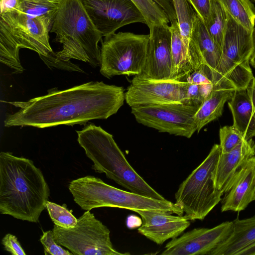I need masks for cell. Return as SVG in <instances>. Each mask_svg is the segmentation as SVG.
Here are the masks:
<instances>
[{
	"instance_id": "obj_17",
	"label": "cell",
	"mask_w": 255,
	"mask_h": 255,
	"mask_svg": "<svg viewBox=\"0 0 255 255\" xmlns=\"http://www.w3.org/2000/svg\"><path fill=\"white\" fill-rule=\"evenodd\" d=\"M255 155V143L252 138L245 139L230 151L221 153L215 181L216 188L223 194L229 190L238 173L249 159Z\"/></svg>"
},
{
	"instance_id": "obj_35",
	"label": "cell",
	"mask_w": 255,
	"mask_h": 255,
	"mask_svg": "<svg viewBox=\"0 0 255 255\" xmlns=\"http://www.w3.org/2000/svg\"><path fill=\"white\" fill-rule=\"evenodd\" d=\"M185 81L197 85L213 83L202 67L192 71L186 77Z\"/></svg>"
},
{
	"instance_id": "obj_31",
	"label": "cell",
	"mask_w": 255,
	"mask_h": 255,
	"mask_svg": "<svg viewBox=\"0 0 255 255\" xmlns=\"http://www.w3.org/2000/svg\"><path fill=\"white\" fill-rule=\"evenodd\" d=\"M40 241L43 246L44 254L46 255H71L73 254L63 249L55 241L52 231L43 232Z\"/></svg>"
},
{
	"instance_id": "obj_11",
	"label": "cell",
	"mask_w": 255,
	"mask_h": 255,
	"mask_svg": "<svg viewBox=\"0 0 255 255\" xmlns=\"http://www.w3.org/2000/svg\"><path fill=\"white\" fill-rule=\"evenodd\" d=\"M199 106L184 103L150 104L132 107L131 112L145 126L189 138L197 131L194 115Z\"/></svg>"
},
{
	"instance_id": "obj_6",
	"label": "cell",
	"mask_w": 255,
	"mask_h": 255,
	"mask_svg": "<svg viewBox=\"0 0 255 255\" xmlns=\"http://www.w3.org/2000/svg\"><path fill=\"white\" fill-rule=\"evenodd\" d=\"M74 200L82 209L113 207L135 210H160L178 215L183 212L175 203L124 191L105 183L100 178L87 175L71 181L68 186Z\"/></svg>"
},
{
	"instance_id": "obj_18",
	"label": "cell",
	"mask_w": 255,
	"mask_h": 255,
	"mask_svg": "<svg viewBox=\"0 0 255 255\" xmlns=\"http://www.w3.org/2000/svg\"><path fill=\"white\" fill-rule=\"evenodd\" d=\"M255 155L249 159L238 173L223 199L221 211L240 212L254 201Z\"/></svg>"
},
{
	"instance_id": "obj_13",
	"label": "cell",
	"mask_w": 255,
	"mask_h": 255,
	"mask_svg": "<svg viewBox=\"0 0 255 255\" xmlns=\"http://www.w3.org/2000/svg\"><path fill=\"white\" fill-rule=\"evenodd\" d=\"M233 221H226L212 228H195L172 239L162 255H210L231 234Z\"/></svg>"
},
{
	"instance_id": "obj_19",
	"label": "cell",
	"mask_w": 255,
	"mask_h": 255,
	"mask_svg": "<svg viewBox=\"0 0 255 255\" xmlns=\"http://www.w3.org/2000/svg\"><path fill=\"white\" fill-rule=\"evenodd\" d=\"M233 221L231 234L210 255H255V216Z\"/></svg>"
},
{
	"instance_id": "obj_3",
	"label": "cell",
	"mask_w": 255,
	"mask_h": 255,
	"mask_svg": "<svg viewBox=\"0 0 255 255\" xmlns=\"http://www.w3.org/2000/svg\"><path fill=\"white\" fill-rule=\"evenodd\" d=\"M77 141L94 163L92 168L134 193L158 200L165 199L133 169L112 134L100 126L90 124L76 131Z\"/></svg>"
},
{
	"instance_id": "obj_40",
	"label": "cell",
	"mask_w": 255,
	"mask_h": 255,
	"mask_svg": "<svg viewBox=\"0 0 255 255\" xmlns=\"http://www.w3.org/2000/svg\"><path fill=\"white\" fill-rule=\"evenodd\" d=\"M254 33L255 39V28L254 30ZM250 63L251 64L252 66L255 68V51H254V52L253 55L251 57Z\"/></svg>"
},
{
	"instance_id": "obj_36",
	"label": "cell",
	"mask_w": 255,
	"mask_h": 255,
	"mask_svg": "<svg viewBox=\"0 0 255 255\" xmlns=\"http://www.w3.org/2000/svg\"><path fill=\"white\" fill-rule=\"evenodd\" d=\"M18 0H0V12L16 9L17 8Z\"/></svg>"
},
{
	"instance_id": "obj_14",
	"label": "cell",
	"mask_w": 255,
	"mask_h": 255,
	"mask_svg": "<svg viewBox=\"0 0 255 255\" xmlns=\"http://www.w3.org/2000/svg\"><path fill=\"white\" fill-rule=\"evenodd\" d=\"M189 82L151 81L134 76L125 92L130 107L150 104L184 103Z\"/></svg>"
},
{
	"instance_id": "obj_1",
	"label": "cell",
	"mask_w": 255,
	"mask_h": 255,
	"mask_svg": "<svg viewBox=\"0 0 255 255\" xmlns=\"http://www.w3.org/2000/svg\"><path fill=\"white\" fill-rule=\"evenodd\" d=\"M125 100L123 87L103 81H90L65 90L53 88L44 96L8 102L19 109L6 115L4 125L43 128L85 125L116 114Z\"/></svg>"
},
{
	"instance_id": "obj_23",
	"label": "cell",
	"mask_w": 255,
	"mask_h": 255,
	"mask_svg": "<svg viewBox=\"0 0 255 255\" xmlns=\"http://www.w3.org/2000/svg\"><path fill=\"white\" fill-rule=\"evenodd\" d=\"M171 49L172 66L170 81H185L193 69L188 59L187 51L181 37L177 20L171 22Z\"/></svg>"
},
{
	"instance_id": "obj_22",
	"label": "cell",
	"mask_w": 255,
	"mask_h": 255,
	"mask_svg": "<svg viewBox=\"0 0 255 255\" xmlns=\"http://www.w3.org/2000/svg\"><path fill=\"white\" fill-rule=\"evenodd\" d=\"M234 91L214 87L211 94L202 103L194 115L198 133L206 125L222 116L225 103L231 99Z\"/></svg>"
},
{
	"instance_id": "obj_20",
	"label": "cell",
	"mask_w": 255,
	"mask_h": 255,
	"mask_svg": "<svg viewBox=\"0 0 255 255\" xmlns=\"http://www.w3.org/2000/svg\"><path fill=\"white\" fill-rule=\"evenodd\" d=\"M190 39L194 42L200 54L203 62L201 67L213 83L222 50L213 40L198 15L194 23Z\"/></svg>"
},
{
	"instance_id": "obj_9",
	"label": "cell",
	"mask_w": 255,
	"mask_h": 255,
	"mask_svg": "<svg viewBox=\"0 0 255 255\" xmlns=\"http://www.w3.org/2000/svg\"><path fill=\"white\" fill-rule=\"evenodd\" d=\"M149 34L114 33L104 37L101 48L100 72L107 78L139 75L144 65Z\"/></svg>"
},
{
	"instance_id": "obj_38",
	"label": "cell",
	"mask_w": 255,
	"mask_h": 255,
	"mask_svg": "<svg viewBox=\"0 0 255 255\" xmlns=\"http://www.w3.org/2000/svg\"><path fill=\"white\" fill-rule=\"evenodd\" d=\"M214 88L213 83L199 85L200 93L204 101L209 96Z\"/></svg>"
},
{
	"instance_id": "obj_42",
	"label": "cell",
	"mask_w": 255,
	"mask_h": 255,
	"mask_svg": "<svg viewBox=\"0 0 255 255\" xmlns=\"http://www.w3.org/2000/svg\"><path fill=\"white\" fill-rule=\"evenodd\" d=\"M255 1V0H254Z\"/></svg>"
},
{
	"instance_id": "obj_16",
	"label": "cell",
	"mask_w": 255,
	"mask_h": 255,
	"mask_svg": "<svg viewBox=\"0 0 255 255\" xmlns=\"http://www.w3.org/2000/svg\"><path fill=\"white\" fill-rule=\"evenodd\" d=\"M140 215L142 223L138 232L157 245L169 239L179 237L190 225L185 216L160 210H135Z\"/></svg>"
},
{
	"instance_id": "obj_8",
	"label": "cell",
	"mask_w": 255,
	"mask_h": 255,
	"mask_svg": "<svg viewBox=\"0 0 255 255\" xmlns=\"http://www.w3.org/2000/svg\"><path fill=\"white\" fill-rule=\"evenodd\" d=\"M221 153L220 145L215 144L175 194V204L190 220H203L222 199L223 194L216 188L215 181Z\"/></svg>"
},
{
	"instance_id": "obj_27",
	"label": "cell",
	"mask_w": 255,
	"mask_h": 255,
	"mask_svg": "<svg viewBox=\"0 0 255 255\" xmlns=\"http://www.w3.org/2000/svg\"><path fill=\"white\" fill-rule=\"evenodd\" d=\"M176 13L180 33L187 51L194 23L198 16L187 0H171Z\"/></svg>"
},
{
	"instance_id": "obj_34",
	"label": "cell",
	"mask_w": 255,
	"mask_h": 255,
	"mask_svg": "<svg viewBox=\"0 0 255 255\" xmlns=\"http://www.w3.org/2000/svg\"><path fill=\"white\" fill-rule=\"evenodd\" d=\"M204 101L199 91V85L189 83L184 103L194 106H200Z\"/></svg>"
},
{
	"instance_id": "obj_25",
	"label": "cell",
	"mask_w": 255,
	"mask_h": 255,
	"mask_svg": "<svg viewBox=\"0 0 255 255\" xmlns=\"http://www.w3.org/2000/svg\"><path fill=\"white\" fill-rule=\"evenodd\" d=\"M238 23L250 32L255 28V6L250 0H217Z\"/></svg>"
},
{
	"instance_id": "obj_26",
	"label": "cell",
	"mask_w": 255,
	"mask_h": 255,
	"mask_svg": "<svg viewBox=\"0 0 255 255\" xmlns=\"http://www.w3.org/2000/svg\"><path fill=\"white\" fill-rule=\"evenodd\" d=\"M227 22V14L217 0H211L209 16L204 23L206 29L215 42L221 49Z\"/></svg>"
},
{
	"instance_id": "obj_29",
	"label": "cell",
	"mask_w": 255,
	"mask_h": 255,
	"mask_svg": "<svg viewBox=\"0 0 255 255\" xmlns=\"http://www.w3.org/2000/svg\"><path fill=\"white\" fill-rule=\"evenodd\" d=\"M59 4L40 3L18 0L16 9L31 17L51 16L55 17Z\"/></svg>"
},
{
	"instance_id": "obj_30",
	"label": "cell",
	"mask_w": 255,
	"mask_h": 255,
	"mask_svg": "<svg viewBox=\"0 0 255 255\" xmlns=\"http://www.w3.org/2000/svg\"><path fill=\"white\" fill-rule=\"evenodd\" d=\"M219 137L221 153L230 151L245 139L243 135L233 125L221 128Z\"/></svg>"
},
{
	"instance_id": "obj_21",
	"label": "cell",
	"mask_w": 255,
	"mask_h": 255,
	"mask_svg": "<svg viewBox=\"0 0 255 255\" xmlns=\"http://www.w3.org/2000/svg\"><path fill=\"white\" fill-rule=\"evenodd\" d=\"M233 125L249 140L255 136V110L246 90H236L228 103Z\"/></svg>"
},
{
	"instance_id": "obj_4",
	"label": "cell",
	"mask_w": 255,
	"mask_h": 255,
	"mask_svg": "<svg viewBox=\"0 0 255 255\" xmlns=\"http://www.w3.org/2000/svg\"><path fill=\"white\" fill-rule=\"evenodd\" d=\"M50 32L62 49L55 55L65 61L74 59L100 66L102 34L89 16L81 0H60Z\"/></svg>"
},
{
	"instance_id": "obj_28",
	"label": "cell",
	"mask_w": 255,
	"mask_h": 255,
	"mask_svg": "<svg viewBox=\"0 0 255 255\" xmlns=\"http://www.w3.org/2000/svg\"><path fill=\"white\" fill-rule=\"evenodd\" d=\"M46 209L54 224L60 227L69 229L76 226L77 219L66 207L47 201Z\"/></svg>"
},
{
	"instance_id": "obj_32",
	"label": "cell",
	"mask_w": 255,
	"mask_h": 255,
	"mask_svg": "<svg viewBox=\"0 0 255 255\" xmlns=\"http://www.w3.org/2000/svg\"><path fill=\"white\" fill-rule=\"evenodd\" d=\"M1 244L4 250L12 255H26L17 238L12 234H6L2 239Z\"/></svg>"
},
{
	"instance_id": "obj_24",
	"label": "cell",
	"mask_w": 255,
	"mask_h": 255,
	"mask_svg": "<svg viewBox=\"0 0 255 255\" xmlns=\"http://www.w3.org/2000/svg\"><path fill=\"white\" fill-rule=\"evenodd\" d=\"M143 15L150 29L155 25L177 20L171 0H131Z\"/></svg>"
},
{
	"instance_id": "obj_7",
	"label": "cell",
	"mask_w": 255,
	"mask_h": 255,
	"mask_svg": "<svg viewBox=\"0 0 255 255\" xmlns=\"http://www.w3.org/2000/svg\"><path fill=\"white\" fill-rule=\"evenodd\" d=\"M227 14L221 58L213 83L215 87L221 89L246 90L254 77L250 66L255 49L254 33Z\"/></svg>"
},
{
	"instance_id": "obj_2",
	"label": "cell",
	"mask_w": 255,
	"mask_h": 255,
	"mask_svg": "<svg viewBox=\"0 0 255 255\" xmlns=\"http://www.w3.org/2000/svg\"><path fill=\"white\" fill-rule=\"evenodd\" d=\"M49 195L42 171L31 160L0 152V214L38 223Z\"/></svg>"
},
{
	"instance_id": "obj_15",
	"label": "cell",
	"mask_w": 255,
	"mask_h": 255,
	"mask_svg": "<svg viewBox=\"0 0 255 255\" xmlns=\"http://www.w3.org/2000/svg\"><path fill=\"white\" fill-rule=\"evenodd\" d=\"M147 55L139 78L151 81L170 80L172 66L170 26L155 25L149 29Z\"/></svg>"
},
{
	"instance_id": "obj_41",
	"label": "cell",
	"mask_w": 255,
	"mask_h": 255,
	"mask_svg": "<svg viewBox=\"0 0 255 255\" xmlns=\"http://www.w3.org/2000/svg\"><path fill=\"white\" fill-rule=\"evenodd\" d=\"M254 200H255V194H254Z\"/></svg>"
},
{
	"instance_id": "obj_39",
	"label": "cell",
	"mask_w": 255,
	"mask_h": 255,
	"mask_svg": "<svg viewBox=\"0 0 255 255\" xmlns=\"http://www.w3.org/2000/svg\"><path fill=\"white\" fill-rule=\"evenodd\" d=\"M26 1L40 3L59 4L60 0H23Z\"/></svg>"
},
{
	"instance_id": "obj_5",
	"label": "cell",
	"mask_w": 255,
	"mask_h": 255,
	"mask_svg": "<svg viewBox=\"0 0 255 255\" xmlns=\"http://www.w3.org/2000/svg\"><path fill=\"white\" fill-rule=\"evenodd\" d=\"M55 17H31L13 9L0 13V62L20 74L19 51L27 48L40 57H47L53 51L49 43L50 31Z\"/></svg>"
},
{
	"instance_id": "obj_37",
	"label": "cell",
	"mask_w": 255,
	"mask_h": 255,
	"mask_svg": "<svg viewBox=\"0 0 255 255\" xmlns=\"http://www.w3.org/2000/svg\"><path fill=\"white\" fill-rule=\"evenodd\" d=\"M246 90L255 110V77L251 80Z\"/></svg>"
},
{
	"instance_id": "obj_12",
	"label": "cell",
	"mask_w": 255,
	"mask_h": 255,
	"mask_svg": "<svg viewBox=\"0 0 255 255\" xmlns=\"http://www.w3.org/2000/svg\"><path fill=\"white\" fill-rule=\"evenodd\" d=\"M89 16L103 36L125 25L145 20L131 0H81Z\"/></svg>"
},
{
	"instance_id": "obj_33",
	"label": "cell",
	"mask_w": 255,
	"mask_h": 255,
	"mask_svg": "<svg viewBox=\"0 0 255 255\" xmlns=\"http://www.w3.org/2000/svg\"><path fill=\"white\" fill-rule=\"evenodd\" d=\"M198 16L205 23L210 14L211 0H187Z\"/></svg>"
},
{
	"instance_id": "obj_10",
	"label": "cell",
	"mask_w": 255,
	"mask_h": 255,
	"mask_svg": "<svg viewBox=\"0 0 255 255\" xmlns=\"http://www.w3.org/2000/svg\"><path fill=\"white\" fill-rule=\"evenodd\" d=\"M53 236L56 243L74 255H124L111 241L108 228L87 210L77 219L76 226L65 229L54 224Z\"/></svg>"
}]
</instances>
